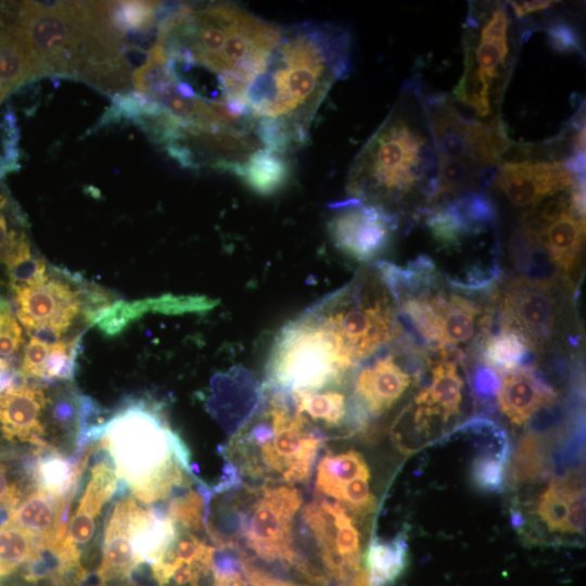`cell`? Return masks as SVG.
Masks as SVG:
<instances>
[{"instance_id": "7", "label": "cell", "mask_w": 586, "mask_h": 586, "mask_svg": "<svg viewBox=\"0 0 586 586\" xmlns=\"http://www.w3.org/2000/svg\"><path fill=\"white\" fill-rule=\"evenodd\" d=\"M396 308L379 273L365 270L308 311L355 367L402 334Z\"/></svg>"}, {"instance_id": "47", "label": "cell", "mask_w": 586, "mask_h": 586, "mask_svg": "<svg viewBox=\"0 0 586 586\" xmlns=\"http://www.w3.org/2000/svg\"><path fill=\"white\" fill-rule=\"evenodd\" d=\"M305 586H307V585H305Z\"/></svg>"}, {"instance_id": "39", "label": "cell", "mask_w": 586, "mask_h": 586, "mask_svg": "<svg viewBox=\"0 0 586 586\" xmlns=\"http://www.w3.org/2000/svg\"><path fill=\"white\" fill-rule=\"evenodd\" d=\"M50 345L31 336L24 348L21 375L43 379V370Z\"/></svg>"}, {"instance_id": "10", "label": "cell", "mask_w": 586, "mask_h": 586, "mask_svg": "<svg viewBox=\"0 0 586 586\" xmlns=\"http://www.w3.org/2000/svg\"><path fill=\"white\" fill-rule=\"evenodd\" d=\"M419 100L437 157L469 162L492 170L510 148L506 126L500 116L481 122L461 115L443 94Z\"/></svg>"}, {"instance_id": "19", "label": "cell", "mask_w": 586, "mask_h": 586, "mask_svg": "<svg viewBox=\"0 0 586 586\" xmlns=\"http://www.w3.org/2000/svg\"><path fill=\"white\" fill-rule=\"evenodd\" d=\"M49 399L35 386L14 385L0 393V428L8 440L18 438L47 447L40 416Z\"/></svg>"}, {"instance_id": "22", "label": "cell", "mask_w": 586, "mask_h": 586, "mask_svg": "<svg viewBox=\"0 0 586 586\" xmlns=\"http://www.w3.org/2000/svg\"><path fill=\"white\" fill-rule=\"evenodd\" d=\"M436 303L441 323V349L459 348L458 346L474 339L477 329L482 332L488 313L481 316V307L475 301L457 293L447 295L437 291Z\"/></svg>"}, {"instance_id": "15", "label": "cell", "mask_w": 586, "mask_h": 586, "mask_svg": "<svg viewBox=\"0 0 586 586\" xmlns=\"http://www.w3.org/2000/svg\"><path fill=\"white\" fill-rule=\"evenodd\" d=\"M340 207L328 224L334 245L348 257L361 263L382 254L397 228V216L354 199Z\"/></svg>"}, {"instance_id": "27", "label": "cell", "mask_w": 586, "mask_h": 586, "mask_svg": "<svg viewBox=\"0 0 586 586\" xmlns=\"http://www.w3.org/2000/svg\"><path fill=\"white\" fill-rule=\"evenodd\" d=\"M407 549L404 537L373 538L365 558L370 586H386L394 582L407 564Z\"/></svg>"}, {"instance_id": "43", "label": "cell", "mask_w": 586, "mask_h": 586, "mask_svg": "<svg viewBox=\"0 0 586 586\" xmlns=\"http://www.w3.org/2000/svg\"><path fill=\"white\" fill-rule=\"evenodd\" d=\"M20 496V491L9 480L4 466L0 463V505L16 506Z\"/></svg>"}, {"instance_id": "46", "label": "cell", "mask_w": 586, "mask_h": 586, "mask_svg": "<svg viewBox=\"0 0 586 586\" xmlns=\"http://www.w3.org/2000/svg\"><path fill=\"white\" fill-rule=\"evenodd\" d=\"M15 230L16 229L14 228H10L8 218L5 217L3 212H0V249L4 245V243L9 240V238Z\"/></svg>"}, {"instance_id": "9", "label": "cell", "mask_w": 586, "mask_h": 586, "mask_svg": "<svg viewBox=\"0 0 586 586\" xmlns=\"http://www.w3.org/2000/svg\"><path fill=\"white\" fill-rule=\"evenodd\" d=\"M351 368L330 333L307 311L277 336L267 364V386L289 395L324 390Z\"/></svg>"}, {"instance_id": "41", "label": "cell", "mask_w": 586, "mask_h": 586, "mask_svg": "<svg viewBox=\"0 0 586 586\" xmlns=\"http://www.w3.org/2000/svg\"><path fill=\"white\" fill-rule=\"evenodd\" d=\"M95 519L87 512L76 510L68 523L65 539L78 549L87 545L94 535Z\"/></svg>"}, {"instance_id": "20", "label": "cell", "mask_w": 586, "mask_h": 586, "mask_svg": "<svg viewBox=\"0 0 586 586\" xmlns=\"http://www.w3.org/2000/svg\"><path fill=\"white\" fill-rule=\"evenodd\" d=\"M489 321L480 334L479 354L484 365L498 372H508L530 366L535 354L527 340L500 317Z\"/></svg>"}, {"instance_id": "5", "label": "cell", "mask_w": 586, "mask_h": 586, "mask_svg": "<svg viewBox=\"0 0 586 586\" xmlns=\"http://www.w3.org/2000/svg\"><path fill=\"white\" fill-rule=\"evenodd\" d=\"M267 387L264 402L224 448L229 472L237 477L305 483L324 438L295 409L289 394Z\"/></svg>"}, {"instance_id": "1", "label": "cell", "mask_w": 586, "mask_h": 586, "mask_svg": "<svg viewBox=\"0 0 586 586\" xmlns=\"http://www.w3.org/2000/svg\"><path fill=\"white\" fill-rule=\"evenodd\" d=\"M347 30L328 23L281 27L246 92V114L263 145L284 154L307 142L313 119L334 82L352 66Z\"/></svg>"}, {"instance_id": "11", "label": "cell", "mask_w": 586, "mask_h": 586, "mask_svg": "<svg viewBox=\"0 0 586 586\" xmlns=\"http://www.w3.org/2000/svg\"><path fill=\"white\" fill-rule=\"evenodd\" d=\"M584 182L579 180L526 211L519 231L565 279L578 265L584 244Z\"/></svg>"}, {"instance_id": "30", "label": "cell", "mask_w": 586, "mask_h": 586, "mask_svg": "<svg viewBox=\"0 0 586 586\" xmlns=\"http://www.w3.org/2000/svg\"><path fill=\"white\" fill-rule=\"evenodd\" d=\"M86 461H68L54 449L39 458L36 479L40 489L56 496L74 494V487L80 479Z\"/></svg>"}, {"instance_id": "31", "label": "cell", "mask_w": 586, "mask_h": 586, "mask_svg": "<svg viewBox=\"0 0 586 586\" xmlns=\"http://www.w3.org/2000/svg\"><path fill=\"white\" fill-rule=\"evenodd\" d=\"M131 79L137 92L145 95L178 81L168 66L163 47L156 41L148 51L144 63L135 69Z\"/></svg>"}, {"instance_id": "25", "label": "cell", "mask_w": 586, "mask_h": 586, "mask_svg": "<svg viewBox=\"0 0 586 586\" xmlns=\"http://www.w3.org/2000/svg\"><path fill=\"white\" fill-rule=\"evenodd\" d=\"M34 78V61L21 26L0 28V86L9 93Z\"/></svg>"}, {"instance_id": "6", "label": "cell", "mask_w": 586, "mask_h": 586, "mask_svg": "<svg viewBox=\"0 0 586 586\" xmlns=\"http://www.w3.org/2000/svg\"><path fill=\"white\" fill-rule=\"evenodd\" d=\"M521 28L504 2H471L463 30V72L454 98L481 119L499 116L521 42Z\"/></svg>"}, {"instance_id": "38", "label": "cell", "mask_w": 586, "mask_h": 586, "mask_svg": "<svg viewBox=\"0 0 586 586\" xmlns=\"http://www.w3.org/2000/svg\"><path fill=\"white\" fill-rule=\"evenodd\" d=\"M550 46L561 53H582L581 38L570 22L555 18L547 27Z\"/></svg>"}, {"instance_id": "12", "label": "cell", "mask_w": 586, "mask_h": 586, "mask_svg": "<svg viewBox=\"0 0 586 586\" xmlns=\"http://www.w3.org/2000/svg\"><path fill=\"white\" fill-rule=\"evenodd\" d=\"M302 518L327 577L355 585L367 570L360 565V534L352 515L340 504L320 497L303 508Z\"/></svg>"}, {"instance_id": "24", "label": "cell", "mask_w": 586, "mask_h": 586, "mask_svg": "<svg viewBox=\"0 0 586 586\" xmlns=\"http://www.w3.org/2000/svg\"><path fill=\"white\" fill-rule=\"evenodd\" d=\"M253 191L269 195L281 189L290 177L284 154L260 148L234 174Z\"/></svg>"}, {"instance_id": "34", "label": "cell", "mask_w": 586, "mask_h": 586, "mask_svg": "<svg viewBox=\"0 0 586 586\" xmlns=\"http://www.w3.org/2000/svg\"><path fill=\"white\" fill-rule=\"evenodd\" d=\"M161 4L155 1L114 2L111 21L124 35L127 31H150L156 26Z\"/></svg>"}, {"instance_id": "4", "label": "cell", "mask_w": 586, "mask_h": 586, "mask_svg": "<svg viewBox=\"0 0 586 586\" xmlns=\"http://www.w3.org/2000/svg\"><path fill=\"white\" fill-rule=\"evenodd\" d=\"M100 445L118 479L144 504L165 500L189 486V451L154 405L136 402L102 425Z\"/></svg>"}, {"instance_id": "36", "label": "cell", "mask_w": 586, "mask_h": 586, "mask_svg": "<svg viewBox=\"0 0 586 586\" xmlns=\"http://www.w3.org/2000/svg\"><path fill=\"white\" fill-rule=\"evenodd\" d=\"M79 340L59 341L50 345L44 364L43 379L71 380Z\"/></svg>"}, {"instance_id": "37", "label": "cell", "mask_w": 586, "mask_h": 586, "mask_svg": "<svg viewBox=\"0 0 586 586\" xmlns=\"http://www.w3.org/2000/svg\"><path fill=\"white\" fill-rule=\"evenodd\" d=\"M22 344V326L10 303L0 297V358L3 360L11 358L18 353Z\"/></svg>"}, {"instance_id": "18", "label": "cell", "mask_w": 586, "mask_h": 586, "mask_svg": "<svg viewBox=\"0 0 586 586\" xmlns=\"http://www.w3.org/2000/svg\"><path fill=\"white\" fill-rule=\"evenodd\" d=\"M557 393L535 366L505 372L497 393L500 411L514 425H523L538 410L552 405Z\"/></svg>"}, {"instance_id": "17", "label": "cell", "mask_w": 586, "mask_h": 586, "mask_svg": "<svg viewBox=\"0 0 586 586\" xmlns=\"http://www.w3.org/2000/svg\"><path fill=\"white\" fill-rule=\"evenodd\" d=\"M411 382L395 355L386 354L361 368L355 381L353 416L362 423L368 416L386 412Z\"/></svg>"}, {"instance_id": "33", "label": "cell", "mask_w": 586, "mask_h": 586, "mask_svg": "<svg viewBox=\"0 0 586 586\" xmlns=\"http://www.w3.org/2000/svg\"><path fill=\"white\" fill-rule=\"evenodd\" d=\"M508 454L509 446L495 449L494 444L487 445L471 463L472 483L481 491L498 492L504 485Z\"/></svg>"}, {"instance_id": "29", "label": "cell", "mask_w": 586, "mask_h": 586, "mask_svg": "<svg viewBox=\"0 0 586 586\" xmlns=\"http://www.w3.org/2000/svg\"><path fill=\"white\" fill-rule=\"evenodd\" d=\"M290 396L295 409L310 422L336 428L345 421L347 404L341 392L324 388Z\"/></svg>"}, {"instance_id": "2", "label": "cell", "mask_w": 586, "mask_h": 586, "mask_svg": "<svg viewBox=\"0 0 586 586\" xmlns=\"http://www.w3.org/2000/svg\"><path fill=\"white\" fill-rule=\"evenodd\" d=\"M158 42L177 79L195 67L213 77L214 103L246 114V92L277 43L281 27L239 5L162 3Z\"/></svg>"}, {"instance_id": "21", "label": "cell", "mask_w": 586, "mask_h": 586, "mask_svg": "<svg viewBox=\"0 0 586 586\" xmlns=\"http://www.w3.org/2000/svg\"><path fill=\"white\" fill-rule=\"evenodd\" d=\"M431 373V383L416 397V408L429 420L441 417L447 422L460 413L463 382L455 361L446 358L435 362Z\"/></svg>"}, {"instance_id": "26", "label": "cell", "mask_w": 586, "mask_h": 586, "mask_svg": "<svg viewBox=\"0 0 586 586\" xmlns=\"http://www.w3.org/2000/svg\"><path fill=\"white\" fill-rule=\"evenodd\" d=\"M364 475H370V471L358 451L327 454L318 463L315 487L319 495L334 500L344 485Z\"/></svg>"}, {"instance_id": "8", "label": "cell", "mask_w": 586, "mask_h": 586, "mask_svg": "<svg viewBox=\"0 0 586 586\" xmlns=\"http://www.w3.org/2000/svg\"><path fill=\"white\" fill-rule=\"evenodd\" d=\"M302 500L290 484L245 488L228 508L234 528L220 549L238 550L242 544L262 560L296 566L305 574L293 540V520Z\"/></svg>"}, {"instance_id": "28", "label": "cell", "mask_w": 586, "mask_h": 586, "mask_svg": "<svg viewBox=\"0 0 586 586\" xmlns=\"http://www.w3.org/2000/svg\"><path fill=\"white\" fill-rule=\"evenodd\" d=\"M581 488L579 476L568 473L565 476L555 477L540 494L536 512L550 532L566 534L570 504L573 495Z\"/></svg>"}, {"instance_id": "32", "label": "cell", "mask_w": 586, "mask_h": 586, "mask_svg": "<svg viewBox=\"0 0 586 586\" xmlns=\"http://www.w3.org/2000/svg\"><path fill=\"white\" fill-rule=\"evenodd\" d=\"M544 469L543 444L534 432H526L513 455L510 466V481L515 485L534 481Z\"/></svg>"}, {"instance_id": "13", "label": "cell", "mask_w": 586, "mask_h": 586, "mask_svg": "<svg viewBox=\"0 0 586 586\" xmlns=\"http://www.w3.org/2000/svg\"><path fill=\"white\" fill-rule=\"evenodd\" d=\"M555 281L524 276L512 279L499 296L500 319L517 329L534 353L555 344L562 320V303Z\"/></svg>"}, {"instance_id": "45", "label": "cell", "mask_w": 586, "mask_h": 586, "mask_svg": "<svg viewBox=\"0 0 586 586\" xmlns=\"http://www.w3.org/2000/svg\"><path fill=\"white\" fill-rule=\"evenodd\" d=\"M53 416L63 424L68 423L74 417V409L67 402H60L53 409Z\"/></svg>"}, {"instance_id": "42", "label": "cell", "mask_w": 586, "mask_h": 586, "mask_svg": "<svg viewBox=\"0 0 586 586\" xmlns=\"http://www.w3.org/2000/svg\"><path fill=\"white\" fill-rule=\"evenodd\" d=\"M239 569L240 562L235 564L232 560L215 562L213 586H249L244 573H241Z\"/></svg>"}, {"instance_id": "44", "label": "cell", "mask_w": 586, "mask_h": 586, "mask_svg": "<svg viewBox=\"0 0 586 586\" xmlns=\"http://www.w3.org/2000/svg\"><path fill=\"white\" fill-rule=\"evenodd\" d=\"M553 3L555 1H512L508 5L513 11L514 17L521 20L531 13L544 11Z\"/></svg>"}, {"instance_id": "14", "label": "cell", "mask_w": 586, "mask_h": 586, "mask_svg": "<svg viewBox=\"0 0 586 586\" xmlns=\"http://www.w3.org/2000/svg\"><path fill=\"white\" fill-rule=\"evenodd\" d=\"M12 292L18 321L49 345L61 341L82 307L78 291L56 278Z\"/></svg>"}, {"instance_id": "23", "label": "cell", "mask_w": 586, "mask_h": 586, "mask_svg": "<svg viewBox=\"0 0 586 586\" xmlns=\"http://www.w3.org/2000/svg\"><path fill=\"white\" fill-rule=\"evenodd\" d=\"M140 564L132 547L131 537L122 501L118 500L109 519L103 543L99 577L102 583L123 579Z\"/></svg>"}, {"instance_id": "16", "label": "cell", "mask_w": 586, "mask_h": 586, "mask_svg": "<svg viewBox=\"0 0 586 586\" xmlns=\"http://www.w3.org/2000/svg\"><path fill=\"white\" fill-rule=\"evenodd\" d=\"M495 188L515 207H534L585 178L575 177L559 161H511L494 175Z\"/></svg>"}, {"instance_id": "35", "label": "cell", "mask_w": 586, "mask_h": 586, "mask_svg": "<svg viewBox=\"0 0 586 586\" xmlns=\"http://www.w3.org/2000/svg\"><path fill=\"white\" fill-rule=\"evenodd\" d=\"M186 488L174 494L167 512L175 523H179L182 528L201 531L205 526L207 518L208 500H206V497L209 494H206V491L200 494L189 488L186 491Z\"/></svg>"}, {"instance_id": "3", "label": "cell", "mask_w": 586, "mask_h": 586, "mask_svg": "<svg viewBox=\"0 0 586 586\" xmlns=\"http://www.w3.org/2000/svg\"><path fill=\"white\" fill-rule=\"evenodd\" d=\"M412 100L408 91L396 103L348 173L352 199L391 214V208L415 201L432 204L437 192V155L419 91L417 103Z\"/></svg>"}, {"instance_id": "40", "label": "cell", "mask_w": 586, "mask_h": 586, "mask_svg": "<svg viewBox=\"0 0 586 586\" xmlns=\"http://www.w3.org/2000/svg\"><path fill=\"white\" fill-rule=\"evenodd\" d=\"M470 380L475 397L481 400L493 398L497 395L500 387V381L496 371L483 364L475 367Z\"/></svg>"}]
</instances>
